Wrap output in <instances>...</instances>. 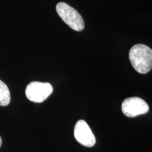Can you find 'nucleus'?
<instances>
[{"label": "nucleus", "instance_id": "1", "mask_svg": "<svg viewBox=\"0 0 152 152\" xmlns=\"http://www.w3.org/2000/svg\"><path fill=\"white\" fill-rule=\"evenodd\" d=\"M129 59L137 72L146 74L152 68V50L145 45H134L129 52Z\"/></svg>", "mask_w": 152, "mask_h": 152}, {"label": "nucleus", "instance_id": "2", "mask_svg": "<svg viewBox=\"0 0 152 152\" xmlns=\"http://www.w3.org/2000/svg\"><path fill=\"white\" fill-rule=\"evenodd\" d=\"M58 16L70 28L80 32L85 28V23L83 17L78 11L65 2H59L56 7Z\"/></svg>", "mask_w": 152, "mask_h": 152}, {"label": "nucleus", "instance_id": "3", "mask_svg": "<svg viewBox=\"0 0 152 152\" xmlns=\"http://www.w3.org/2000/svg\"><path fill=\"white\" fill-rule=\"evenodd\" d=\"M52 92L53 87L49 83L31 82L26 88V97L35 103H42L45 102Z\"/></svg>", "mask_w": 152, "mask_h": 152}, {"label": "nucleus", "instance_id": "4", "mask_svg": "<svg viewBox=\"0 0 152 152\" xmlns=\"http://www.w3.org/2000/svg\"><path fill=\"white\" fill-rule=\"evenodd\" d=\"M121 109L125 116L134 118L148 113L149 106L142 99L134 96L125 99L123 102Z\"/></svg>", "mask_w": 152, "mask_h": 152}, {"label": "nucleus", "instance_id": "5", "mask_svg": "<svg viewBox=\"0 0 152 152\" xmlns=\"http://www.w3.org/2000/svg\"><path fill=\"white\" fill-rule=\"evenodd\" d=\"M74 137L80 144L86 147H92L96 144V138L89 125L84 120H80L74 128Z\"/></svg>", "mask_w": 152, "mask_h": 152}, {"label": "nucleus", "instance_id": "6", "mask_svg": "<svg viewBox=\"0 0 152 152\" xmlns=\"http://www.w3.org/2000/svg\"><path fill=\"white\" fill-rule=\"evenodd\" d=\"M10 101L11 94L9 87L0 80V106H6L9 105Z\"/></svg>", "mask_w": 152, "mask_h": 152}, {"label": "nucleus", "instance_id": "7", "mask_svg": "<svg viewBox=\"0 0 152 152\" xmlns=\"http://www.w3.org/2000/svg\"><path fill=\"white\" fill-rule=\"evenodd\" d=\"M1 144H2V140H1V137H0V147H1Z\"/></svg>", "mask_w": 152, "mask_h": 152}]
</instances>
